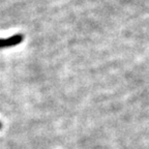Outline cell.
<instances>
[{
  "label": "cell",
  "instance_id": "6da1fadb",
  "mask_svg": "<svg viewBox=\"0 0 149 149\" xmlns=\"http://www.w3.org/2000/svg\"><path fill=\"white\" fill-rule=\"evenodd\" d=\"M24 40L23 34L17 33L8 38H0V49L2 48H7V47H14L17 45H20Z\"/></svg>",
  "mask_w": 149,
  "mask_h": 149
},
{
  "label": "cell",
  "instance_id": "7a4b0ae2",
  "mask_svg": "<svg viewBox=\"0 0 149 149\" xmlns=\"http://www.w3.org/2000/svg\"><path fill=\"white\" fill-rule=\"evenodd\" d=\"M1 127H2V123L0 122V130H1Z\"/></svg>",
  "mask_w": 149,
  "mask_h": 149
}]
</instances>
